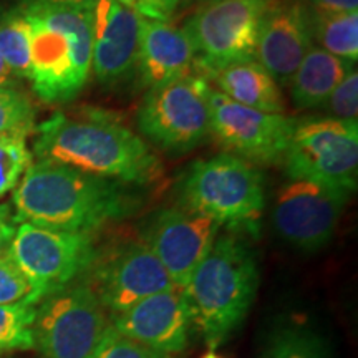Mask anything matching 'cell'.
Wrapping results in <instances>:
<instances>
[{
	"label": "cell",
	"mask_w": 358,
	"mask_h": 358,
	"mask_svg": "<svg viewBox=\"0 0 358 358\" xmlns=\"http://www.w3.org/2000/svg\"><path fill=\"white\" fill-rule=\"evenodd\" d=\"M30 25V77L45 103L75 100L92 73V7L57 6L42 0L19 3Z\"/></svg>",
	"instance_id": "obj_3"
},
{
	"label": "cell",
	"mask_w": 358,
	"mask_h": 358,
	"mask_svg": "<svg viewBox=\"0 0 358 358\" xmlns=\"http://www.w3.org/2000/svg\"><path fill=\"white\" fill-rule=\"evenodd\" d=\"M209 108L211 133L231 155L261 164L284 159L297 120L248 108L213 88L209 90Z\"/></svg>",
	"instance_id": "obj_12"
},
{
	"label": "cell",
	"mask_w": 358,
	"mask_h": 358,
	"mask_svg": "<svg viewBox=\"0 0 358 358\" xmlns=\"http://www.w3.org/2000/svg\"><path fill=\"white\" fill-rule=\"evenodd\" d=\"M148 20L171 22L181 0H116Z\"/></svg>",
	"instance_id": "obj_30"
},
{
	"label": "cell",
	"mask_w": 358,
	"mask_h": 358,
	"mask_svg": "<svg viewBox=\"0 0 358 358\" xmlns=\"http://www.w3.org/2000/svg\"><path fill=\"white\" fill-rule=\"evenodd\" d=\"M127 185L52 161H35L13 189L17 224L92 234L134 209Z\"/></svg>",
	"instance_id": "obj_2"
},
{
	"label": "cell",
	"mask_w": 358,
	"mask_h": 358,
	"mask_svg": "<svg viewBox=\"0 0 358 358\" xmlns=\"http://www.w3.org/2000/svg\"><path fill=\"white\" fill-rule=\"evenodd\" d=\"M17 231L12 204H0V257L6 256Z\"/></svg>",
	"instance_id": "obj_31"
},
{
	"label": "cell",
	"mask_w": 358,
	"mask_h": 358,
	"mask_svg": "<svg viewBox=\"0 0 358 358\" xmlns=\"http://www.w3.org/2000/svg\"><path fill=\"white\" fill-rule=\"evenodd\" d=\"M123 185H146L161 173L158 156L141 136L103 110L85 108L75 115L53 113L37 127L34 153Z\"/></svg>",
	"instance_id": "obj_1"
},
{
	"label": "cell",
	"mask_w": 358,
	"mask_h": 358,
	"mask_svg": "<svg viewBox=\"0 0 358 358\" xmlns=\"http://www.w3.org/2000/svg\"><path fill=\"white\" fill-rule=\"evenodd\" d=\"M20 80L15 77V73L8 69V65L0 57V88H19Z\"/></svg>",
	"instance_id": "obj_33"
},
{
	"label": "cell",
	"mask_w": 358,
	"mask_h": 358,
	"mask_svg": "<svg viewBox=\"0 0 358 358\" xmlns=\"http://www.w3.org/2000/svg\"><path fill=\"white\" fill-rule=\"evenodd\" d=\"M90 358H169V355L150 350V348L123 337L110 324Z\"/></svg>",
	"instance_id": "obj_29"
},
{
	"label": "cell",
	"mask_w": 358,
	"mask_h": 358,
	"mask_svg": "<svg viewBox=\"0 0 358 358\" xmlns=\"http://www.w3.org/2000/svg\"><path fill=\"white\" fill-rule=\"evenodd\" d=\"M32 159L34 155L27 146V136H0V198L15 189Z\"/></svg>",
	"instance_id": "obj_25"
},
{
	"label": "cell",
	"mask_w": 358,
	"mask_h": 358,
	"mask_svg": "<svg viewBox=\"0 0 358 358\" xmlns=\"http://www.w3.org/2000/svg\"><path fill=\"white\" fill-rule=\"evenodd\" d=\"M355 64L312 45L290 80V96L295 108H320Z\"/></svg>",
	"instance_id": "obj_20"
},
{
	"label": "cell",
	"mask_w": 358,
	"mask_h": 358,
	"mask_svg": "<svg viewBox=\"0 0 358 358\" xmlns=\"http://www.w3.org/2000/svg\"><path fill=\"white\" fill-rule=\"evenodd\" d=\"M217 92L239 105L264 113H284V96L279 83L257 60L224 66L208 77Z\"/></svg>",
	"instance_id": "obj_19"
},
{
	"label": "cell",
	"mask_w": 358,
	"mask_h": 358,
	"mask_svg": "<svg viewBox=\"0 0 358 358\" xmlns=\"http://www.w3.org/2000/svg\"><path fill=\"white\" fill-rule=\"evenodd\" d=\"M274 0H214L201 7L185 30L203 77L232 64L256 60L264 15Z\"/></svg>",
	"instance_id": "obj_6"
},
{
	"label": "cell",
	"mask_w": 358,
	"mask_h": 358,
	"mask_svg": "<svg viewBox=\"0 0 358 358\" xmlns=\"http://www.w3.org/2000/svg\"><path fill=\"white\" fill-rule=\"evenodd\" d=\"M201 358H222V357L216 355V353H214V352H208V353H206V355H203Z\"/></svg>",
	"instance_id": "obj_35"
},
{
	"label": "cell",
	"mask_w": 358,
	"mask_h": 358,
	"mask_svg": "<svg viewBox=\"0 0 358 358\" xmlns=\"http://www.w3.org/2000/svg\"><path fill=\"white\" fill-rule=\"evenodd\" d=\"M141 20L116 0L92 6V71L105 87H116L136 73Z\"/></svg>",
	"instance_id": "obj_16"
},
{
	"label": "cell",
	"mask_w": 358,
	"mask_h": 358,
	"mask_svg": "<svg viewBox=\"0 0 358 358\" xmlns=\"http://www.w3.org/2000/svg\"><path fill=\"white\" fill-rule=\"evenodd\" d=\"M178 194L181 208L229 229L256 232L266 208L262 173L231 153L196 161L182 178Z\"/></svg>",
	"instance_id": "obj_5"
},
{
	"label": "cell",
	"mask_w": 358,
	"mask_h": 358,
	"mask_svg": "<svg viewBox=\"0 0 358 358\" xmlns=\"http://www.w3.org/2000/svg\"><path fill=\"white\" fill-rule=\"evenodd\" d=\"M42 2L57 3V6H71V7H92L98 0H42Z\"/></svg>",
	"instance_id": "obj_34"
},
{
	"label": "cell",
	"mask_w": 358,
	"mask_h": 358,
	"mask_svg": "<svg viewBox=\"0 0 358 358\" xmlns=\"http://www.w3.org/2000/svg\"><path fill=\"white\" fill-rule=\"evenodd\" d=\"M34 348L43 358H90L110 325L87 282L70 284L38 302Z\"/></svg>",
	"instance_id": "obj_8"
},
{
	"label": "cell",
	"mask_w": 358,
	"mask_h": 358,
	"mask_svg": "<svg viewBox=\"0 0 358 358\" xmlns=\"http://www.w3.org/2000/svg\"><path fill=\"white\" fill-rule=\"evenodd\" d=\"M35 312L37 306L32 303L0 306V355L34 348L32 325Z\"/></svg>",
	"instance_id": "obj_24"
},
{
	"label": "cell",
	"mask_w": 358,
	"mask_h": 358,
	"mask_svg": "<svg viewBox=\"0 0 358 358\" xmlns=\"http://www.w3.org/2000/svg\"><path fill=\"white\" fill-rule=\"evenodd\" d=\"M7 254L30 280L38 303L87 274L98 250L90 234L22 222Z\"/></svg>",
	"instance_id": "obj_10"
},
{
	"label": "cell",
	"mask_w": 358,
	"mask_h": 358,
	"mask_svg": "<svg viewBox=\"0 0 358 358\" xmlns=\"http://www.w3.org/2000/svg\"><path fill=\"white\" fill-rule=\"evenodd\" d=\"M111 317L116 332L164 355L185 352L194 327L181 289L150 295Z\"/></svg>",
	"instance_id": "obj_15"
},
{
	"label": "cell",
	"mask_w": 358,
	"mask_h": 358,
	"mask_svg": "<svg viewBox=\"0 0 358 358\" xmlns=\"http://www.w3.org/2000/svg\"><path fill=\"white\" fill-rule=\"evenodd\" d=\"M282 161L289 179H307L353 192L358 174V124L329 116L297 122Z\"/></svg>",
	"instance_id": "obj_9"
},
{
	"label": "cell",
	"mask_w": 358,
	"mask_h": 358,
	"mask_svg": "<svg viewBox=\"0 0 358 358\" xmlns=\"http://www.w3.org/2000/svg\"><path fill=\"white\" fill-rule=\"evenodd\" d=\"M88 271L87 284L111 315L150 295L176 289L166 268L143 241L118 245L101 257L96 254Z\"/></svg>",
	"instance_id": "obj_13"
},
{
	"label": "cell",
	"mask_w": 358,
	"mask_h": 358,
	"mask_svg": "<svg viewBox=\"0 0 358 358\" xmlns=\"http://www.w3.org/2000/svg\"><path fill=\"white\" fill-rule=\"evenodd\" d=\"M352 192L307 179H290L277 192L271 221L275 234L301 252H319L337 231Z\"/></svg>",
	"instance_id": "obj_11"
},
{
	"label": "cell",
	"mask_w": 358,
	"mask_h": 358,
	"mask_svg": "<svg viewBox=\"0 0 358 358\" xmlns=\"http://www.w3.org/2000/svg\"><path fill=\"white\" fill-rule=\"evenodd\" d=\"M259 267L252 249L236 234L217 236L182 289L192 325L208 347H221L256 301Z\"/></svg>",
	"instance_id": "obj_4"
},
{
	"label": "cell",
	"mask_w": 358,
	"mask_h": 358,
	"mask_svg": "<svg viewBox=\"0 0 358 358\" xmlns=\"http://www.w3.org/2000/svg\"><path fill=\"white\" fill-rule=\"evenodd\" d=\"M35 127V108L19 88H0V136H29Z\"/></svg>",
	"instance_id": "obj_26"
},
{
	"label": "cell",
	"mask_w": 358,
	"mask_h": 358,
	"mask_svg": "<svg viewBox=\"0 0 358 358\" xmlns=\"http://www.w3.org/2000/svg\"><path fill=\"white\" fill-rule=\"evenodd\" d=\"M329 113V118L357 122L358 118V73L353 69L345 78L330 93L324 105L320 106Z\"/></svg>",
	"instance_id": "obj_28"
},
{
	"label": "cell",
	"mask_w": 358,
	"mask_h": 358,
	"mask_svg": "<svg viewBox=\"0 0 358 358\" xmlns=\"http://www.w3.org/2000/svg\"><path fill=\"white\" fill-rule=\"evenodd\" d=\"M312 42L310 7L303 0H274L264 15L256 60L277 83H290Z\"/></svg>",
	"instance_id": "obj_17"
},
{
	"label": "cell",
	"mask_w": 358,
	"mask_h": 358,
	"mask_svg": "<svg viewBox=\"0 0 358 358\" xmlns=\"http://www.w3.org/2000/svg\"><path fill=\"white\" fill-rule=\"evenodd\" d=\"M30 25L19 6L0 12V57L20 82L30 77Z\"/></svg>",
	"instance_id": "obj_22"
},
{
	"label": "cell",
	"mask_w": 358,
	"mask_h": 358,
	"mask_svg": "<svg viewBox=\"0 0 358 358\" xmlns=\"http://www.w3.org/2000/svg\"><path fill=\"white\" fill-rule=\"evenodd\" d=\"M264 358H330L325 340L303 325H284L267 340Z\"/></svg>",
	"instance_id": "obj_23"
},
{
	"label": "cell",
	"mask_w": 358,
	"mask_h": 358,
	"mask_svg": "<svg viewBox=\"0 0 358 358\" xmlns=\"http://www.w3.org/2000/svg\"><path fill=\"white\" fill-rule=\"evenodd\" d=\"M204 2H214V0H204Z\"/></svg>",
	"instance_id": "obj_36"
},
{
	"label": "cell",
	"mask_w": 358,
	"mask_h": 358,
	"mask_svg": "<svg viewBox=\"0 0 358 358\" xmlns=\"http://www.w3.org/2000/svg\"><path fill=\"white\" fill-rule=\"evenodd\" d=\"M194 52L186 32L171 22L141 20L136 73L148 90L161 88L189 75Z\"/></svg>",
	"instance_id": "obj_18"
},
{
	"label": "cell",
	"mask_w": 358,
	"mask_h": 358,
	"mask_svg": "<svg viewBox=\"0 0 358 358\" xmlns=\"http://www.w3.org/2000/svg\"><path fill=\"white\" fill-rule=\"evenodd\" d=\"M209 90L203 77L191 73L148 90L136 115L138 129L166 153L185 155L196 150L211 134Z\"/></svg>",
	"instance_id": "obj_7"
},
{
	"label": "cell",
	"mask_w": 358,
	"mask_h": 358,
	"mask_svg": "<svg viewBox=\"0 0 358 358\" xmlns=\"http://www.w3.org/2000/svg\"><path fill=\"white\" fill-rule=\"evenodd\" d=\"M310 8L319 13H343L358 10V0H310Z\"/></svg>",
	"instance_id": "obj_32"
},
{
	"label": "cell",
	"mask_w": 358,
	"mask_h": 358,
	"mask_svg": "<svg viewBox=\"0 0 358 358\" xmlns=\"http://www.w3.org/2000/svg\"><path fill=\"white\" fill-rule=\"evenodd\" d=\"M312 35L325 52L357 64L358 10L343 13H319L312 10Z\"/></svg>",
	"instance_id": "obj_21"
},
{
	"label": "cell",
	"mask_w": 358,
	"mask_h": 358,
	"mask_svg": "<svg viewBox=\"0 0 358 358\" xmlns=\"http://www.w3.org/2000/svg\"><path fill=\"white\" fill-rule=\"evenodd\" d=\"M15 303L35 302L34 287L20 267L6 254L0 257V306H15Z\"/></svg>",
	"instance_id": "obj_27"
},
{
	"label": "cell",
	"mask_w": 358,
	"mask_h": 358,
	"mask_svg": "<svg viewBox=\"0 0 358 358\" xmlns=\"http://www.w3.org/2000/svg\"><path fill=\"white\" fill-rule=\"evenodd\" d=\"M219 229L213 219L178 206L151 217L143 231V243L166 268L174 287L182 290L211 250Z\"/></svg>",
	"instance_id": "obj_14"
}]
</instances>
